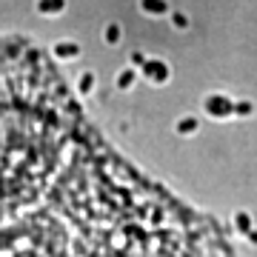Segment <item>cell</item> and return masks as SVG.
<instances>
[{
    "mask_svg": "<svg viewBox=\"0 0 257 257\" xmlns=\"http://www.w3.org/2000/svg\"><path fill=\"white\" fill-rule=\"evenodd\" d=\"M251 114H254L251 100H234V117H251Z\"/></svg>",
    "mask_w": 257,
    "mask_h": 257,
    "instance_id": "obj_10",
    "label": "cell"
},
{
    "mask_svg": "<svg viewBox=\"0 0 257 257\" xmlns=\"http://www.w3.org/2000/svg\"><path fill=\"white\" fill-rule=\"evenodd\" d=\"M140 12L152 15V18H160V15H169V3L166 0H140Z\"/></svg>",
    "mask_w": 257,
    "mask_h": 257,
    "instance_id": "obj_3",
    "label": "cell"
},
{
    "mask_svg": "<svg viewBox=\"0 0 257 257\" xmlns=\"http://www.w3.org/2000/svg\"><path fill=\"white\" fill-rule=\"evenodd\" d=\"M55 55L60 57V60H66V57H77L80 55V43H74V40H60V43H55Z\"/></svg>",
    "mask_w": 257,
    "mask_h": 257,
    "instance_id": "obj_4",
    "label": "cell"
},
{
    "mask_svg": "<svg viewBox=\"0 0 257 257\" xmlns=\"http://www.w3.org/2000/svg\"><path fill=\"white\" fill-rule=\"evenodd\" d=\"M172 26L183 32V29H189V18H186L183 12H172Z\"/></svg>",
    "mask_w": 257,
    "mask_h": 257,
    "instance_id": "obj_11",
    "label": "cell"
},
{
    "mask_svg": "<svg viewBox=\"0 0 257 257\" xmlns=\"http://www.w3.org/2000/svg\"><path fill=\"white\" fill-rule=\"evenodd\" d=\"M203 111L214 120L234 117V100H229L226 94H209V97L203 100Z\"/></svg>",
    "mask_w": 257,
    "mask_h": 257,
    "instance_id": "obj_1",
    "label": "cell"
},
{
    "mask_svg": "<svg viewBox=\"0 0 257 257\" xmlns=\"http://www.w3.org/2000/svg\"><path fill=\"white\" fill-rule=\"evenodd\" d=\"M135 80H138V72L132 69V66H126L123 72L117 74V89H123V92H128L132 86H135Z\"/></svg>",
    "mask_w": 257,
    "mask_h": 257,
    "instance_id": "obj_7",
    "label": "cell"
},
{
    "mask_svg": "<svg viewBox=\"0 0 257 257\" xmlns=\"http://www.w3.org/2000/svg\"><path fill=\"white\" fill-rule=\"evenodd\" d=\"M63 9H66V0H37L40 15H60Z\"/></svg>",
    "mask_w": 257,
    "mask_h": 257,
    "instance_id": "obj_5",
    "label": "cell"
},
{
    "mask_svg": "<svg viewBox=\"0 0 257 257\" xmlns=\"http://www.w3.org/2000/svg\"><path fill=\"white\" fill-rule=\"evenodd\" d=\"M140 74L146 77L149 83H166L169 77H172V69H169V63L166 60H160V57H149L146 63H143V69H140Z\"/></svg>",
    "mask_w": 257,
    "mask_h": 257,
    "instance_id": "obj_2",
    "label": "cell"
},
{
    "mask_svg": "<svg viewBox=\"0 0 257 257\" xmlns=\"http://www.w3.org/2000/svg\"><path fill=\"white\" fill-rule=\"evenodd\" d=\"M237 226H240V231H248L251 229V220H248L246 214H237Z\"/></svg>",
    "mask_w": 257,
    "mask_h": 257,
    "instance_id": "obj_13",
    "label": "cell"
},
{
    "mask_svg": "<svg viewBox=\"0 0 257 257\" xmlns=\"http://www.w3.org/2000/svg\"><path fill=\"white\" fill-rule=\"evenodd\" d=\"M94 83H97L94 72H83L80 80H77V92H80V94H92L94 92Z\"/></svg>",
    "mask_w": 257,
    "mask_h": 257,
    "instance_id": "obj_8",
    "label": "cell"
},
{
    "mask_svg": "<svg viewBox=\"0 0 257 257\" xmlns=\"http://www.w3.org/2000/svg\"><path fill=\"white\" fill-rule=\"evenodd\" d=\"M120 37H123V29H120L117 23H109V26L103 29V40H106L109 46H117Z\"/></svg>",
    "mask_w": 257,
    "mask_h": 257,
    "instance_id": "obj_9",
    "label": "cell"
},
{
    "mask_svg": "<svg viewBox=\"0 0 257 257\" xmlns=\"http://www.w3.org/2000/svg\"><path fill=\"white\" fill-rule=\"evenodd\" d=\"M197 126H200L197 117H180L175 123V132H177V135H183V138H192L194 132H197Z\"/></svg>",
    "mask_w": 257,
    "mask_h": 257,
    "instance_id": "obj_6",
    "label": "cell"
},
{
    "mask_svg": "<svg viewBox=\"0 0 257 257\" xmlns=\"http://www.w3.org/2000/svg\"><path fill=\"white\" fill-rule=\"evenodd\" d=\"M149 57L143 55V52H132L128 55V63H132V69H143V63H146Z\"/></svg>",
    "mask_w": 257,
    "mask_h": 257,
    "instance_id": "obj_12",
    "label": "cell"
}]
</instances>
